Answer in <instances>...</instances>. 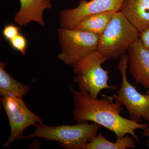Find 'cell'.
Listing matches in <instances>:
<instances>
[{"label":"cell","mask_w":149,"mask_h":149,"mask_svg":"<svg viewBox=\"0 0 149 149\" xmlns=\"http://www.w3.org/2000/svg\"><path fill=\"white\" fill-rule=\"evenodd\" d=\"M116 13L105 12L89 15L83 19L72 29L91 32L101 36Z\"/></svg>","instance_id":"obj_13"},{"label":"cell","mask_w":149,"mask_h":149,"mask_svg":"<svg viewBox=\"0 0 149 149\" xmlns=\"http://www.w3.org/2000/svg\"><path fill=\"white\" fill-rule=\"evenodd\" d=\"M35 130L32 134L23 136L20 140L40 138L58 142L65 148L83 149L93 136L97 135L101 125L93 123H77L75 125L49 126L42 123L34 125Z\"/></svg>","instance_id":"obj_3"},{"label":"cell","mask_w":149,"mask_h":149,"mask_svg":"<svg viewBox=\"0 0 149 149\" xmlns=\"http://www.w3.org/2000/svg\"><path fill=\"white\" fill-rule=\"evenodd\" d=\"M30 85L22 84L7 72L4 63L0 62V95L2 97L22 98L29 93Z\"/></svg>","instance_id":"obj_12"},{"label":"cell","mask_w":149,"mask_h":149,"mask_svg":"<svg viewBox=\"0 0 149 149\" xmlns=\"http://www.w3.org/2000/svg\"><path fill=\"white\" fill-rule=\"evenodd\" d=\"M12 47L16 50L19 51L22 54H26L27 52V40L22 35L19 34L10 41Z\"/></svg>","instance_id":"obj_15"},{"label":"cell","mask_w":149,"mask_h":149,"mask_svg":"<svg viewBox=\"0 0 149 149\" xmlns=\"http://www.w3.org/2000/svg\"><path fill=\"white\" fill-rule=\"evenodd\" d=\"M120 11L139 32L149 28V0H124Z\"/></svg>","instance_id":"obj_11"},{"label":"cell","mask_w":149,"mask_h":149,"mask_svg":"<svg viewBox=\"0 0 149 149\" xmlns=\"http://www.w3.org/2000/svg\"><path fill=\"white\" fill-rule=\"evenodd\" d=\"M124 0H81L73 9H65L60 13L62 28L72 29L83 19L95 14L120 11Z\"/></svg>","instance_id":"obj_8"},{"label":"cell","mask_w":149,"mask_h":149,"mask_svg":"<svg viewBox=\"0 0 149 149\" xmlns=\"http://www.w3.org/2000/svg\"><path fill=\"white\" fill-rule=\"evenodd\" d=\"M58 33L61 51L59 59L72 65L86 56L97 51L100 35L76 29L59 28Z\"/></svg>","instance_id":"obj_6"},{"label":"cell","mask_w":149,"mask_h":149,"mask_svg":"<svg viewBox=\"0 0 149 149\" xmlns=\"http://www.w3.org/2000/svg\"><path fill=\"white\" fill-rule=\"evenodd\" d=\"M129 57L124 54L120 57L118 68L121 74V87L113 96L115 101L124 106L128 111L129 119L136 122L145 119L149 125V95L139 93L136 87L128 81L127 70Z\"/></svg>","instance_id":"obj_5"},{"label":"cell","mask_w":149,"mask_h":149,"mask_svg":"<svg viewBox=\"0 0 149 149\" xmlns=\"http://www.w3.org/2000/svg\"><path fill=\"white\" fill-rule=\"evenodd\" d=\"M109 59L100 52H93L76 62L71 66L75 74L73 81L79 91L88 93L91 97L97 99L102 91H115L116 86L109 84V71L102 65Z\"/></svg>","instance_id":"obj_2"},{"label":"cell","mask_w":149,"mask_h":149,"mask_svg":"<svg viewBox=\"0 0 149 149\" xmlns=\"http://www.w3.org/2000/svg\"><path fill=\"white\" fill-rule=\"evenodd\" d=\"M139 38L144 47L149 51V28L139 32Z\"/></svg>","instance_id":"obj_17"},{"label":"cell","mask_w":149,"mask_h":149,"mask_svg":"<svg viewBox=\"0 0 149 149\" xmlns=\"http://www.w3.org/2000/svg\"><path fill=\"white\" fill-rule=\"evenodd\" d=\"M143 135L146 137L148 138L146 142L147 146L149 148V128H147L146 129L143 130Z\"/></svg>","instance_id":"obj_18"},{"label":"cell","mask_w":149,"mask_h":149,"mask_svg":"<svg viewBox=\"0 0 149 149\" xmlns=\"http://www.w3.org/2000/svg\"><path fill=\"white\" fill-rule=\"evenodd\" d=\"M139 32L120 11L100 37L97 51L109 59L121 57L139 37Z\"/></svg>","instance_id":"obj_4"},{"label":"cell","mask_w":149,"mask_h":149,"mask_svg":"<svg viewBox=\"0 0 149 149\" xmlns=\"http://www.w3.org/2000/svg\"><path fill=\"white\" fill-rule=\"evenodd\" d=\"M70 88L74 97L73 117L77 123L92 121L113 132L116 139L130 134L137 143H139V136L135 131L148 128V123H140L121 116L122 105L115 101L113 96H104L102 99H94L88 93Z\"/></svg>","instance_id":"obj_1"},{"label":"cell","mask_w":149,"mask_h":149,"mask_svg":"<svg viewBox=\"0 0 149 149\" xmlns=\"http://www.w3.org/2000/svg\"><path fill=\"white\" fill-rule=\"evenodd\" d=\"M147 94H148V95H149V90H148V91H147Z\"/></svg>","instance_id":"obj_19"},{"label":"cell","mask_w":149,"mask_h":149,"mask_svg":"<svg viewBox=\"0 0 149 149\" xmlns=\"http://www.w3.org/2000/svg\"><path fill=\"white\" fill-rule=\"evenodd\" d=\"M20 8L15 15L14 20L19 26H27L35 21L41 26L45 25L43 13L46 9L52 7L50 0H18Z\"/></svg>","instance_id":"obj_10"},{"label":"cell","mask_w":149,"mask_h":149,"mask_svg":"<svg viewBox=\"0 0 149 149\" xmlns=\"http://www.w3.org/2000/svg\"><path fill=\"white\" fill-rule=\"evenodd\" d=\"M136 141L133 137L125 136L116 139L115 143L107 140L101 133H97L89 140L83 149H125L136 148Z\"/></svg>","instance_id":"obj_14"},{"label":"cell","mask_w":149,"mask_h":149,"mask_svg":"<svg viewBox=\"0 0 149 149\" xmlns=\"http://www.w3.org/2000/svg\"><path fill=\"white\" fill-rule=\"evenodd\" d=\"M22 99L15 97L1 99L10 127V136L3 146V148H8L15 141L20 140L27 127L43 123L41 118L27 107Z\"/></svg>","instance_id":"obj_7"},{"label":"cell","mask_w":149,"mask_h":149,"mask_svg":"<svg viewBox=\"0 0 149 149\" xmlns=\"http://www.w3.org/2000/svg\"><path fill=\"white\" fill-rule=\"evenodd\" d=\"M3 34L5 38L10 42L19 34V28L13 24H8L4 28Z\"/></svg>","instance_id":"obj_16"},{"label":"cell","mask_w":149,"mask_h":149,"mask_svg":"<svg viewBox=\"0 0 149 149\" xmlns=\"http://www.w3.org/2000/svg\"><path fill=\"white\" fill-rule=\"evenodd\" d=\"M128 52L129 72L137 84L149 90V51L139 37Z\"/></svg>","instance_id":"obj_9"}]
</instances>
